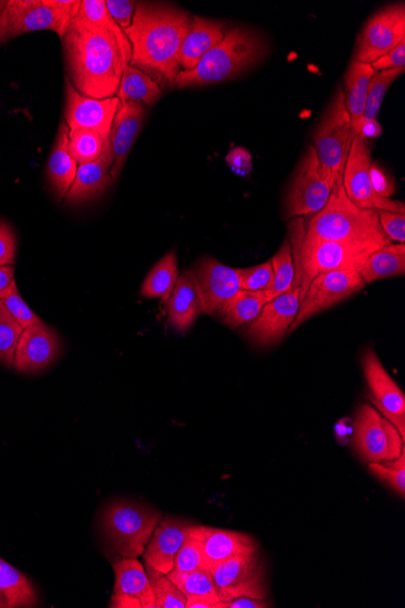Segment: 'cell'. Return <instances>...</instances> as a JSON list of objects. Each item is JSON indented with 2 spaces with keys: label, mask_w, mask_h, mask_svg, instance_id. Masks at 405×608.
<instances>
[{
  "label": "cell",
  "mask_w": 405,
  "mask_h": 608,
  "mask_svg": "<svg viewBox=\"0 0 405 608\" xmlns=\"http://www.w3.org/2000/svg\"><path fill=\"white\" fill-rule=\"evenodd\" d=\"M62 42L74 88L99 100L119 94L133 54L131 41L119 25L90 27L73 19Z\"/></svg>",
  "instance_id": "cell-1"
},
{
  "label": "cell",
  "mask_w": 405,
  "mask_h": 608,
  "mask_svg": "<svg viewBox=\"0 0 405 608\" xmlns=\"http://www.w3.org/2000/svg\"><path fill=\"white\" fill-rule=\"evenodd\" d=\"M185 10L162 3H137L133 23L124 34L133 54L131 65L159 85L174 87L180 73V49L192 25Z\"/></svg>",
  "instance_id": "cell-2"
},
{
  "label": "cell",
  "mask_w": 405,
  "mask_h": 608,
  "mask_svg": "<svg viewBox=\"0 0 405 608\" xmlns=\"http://www.w3.org/2000/svg\"><path fill=\"white\" fill-rule=\"evenodd\" d=\"M308 238L356 245L376 252L391 241L383 233L379 211L360 208L352 202L343 183L336 185L327 205L305 228Z\"/></svg>",
  "instance_id": "cell-3"
},
{
  "label": "cell",
  "mask_w": 405,
  "mask_h": 608,
  "mask_svg": "<svg viewBox=\"0 0 405 608\" xmlns=\"http://www.w3.org/2000/svg\"><path fill=\"white\" fill-rule=\"evenodd\" d=\"M265 52V42L255 32L241 26L233 27L217 47L200 59L195 69L180 71L175 87H202L231 80L257 63Z\"/></svg>",
  "instance_id": "cell-4"
},
{
  "label": "cell",
  "mask_w": 405,
  "mask_h": 608,
  "mask_svg": "<svg viewBox=\"0 0 405 608\" xmlns=\"http://www.w3.org/2000/svg\"><path fill=\"white\" fill-rule=\"evenodd\" d=\"M291 228L293 230L291 244L296 270L293 287L302 288V297L308 284L317 276L338 270L359 271L372 253L356 245L308 238L300 218H296Z\"/></svg>",
  "instance_id": "cell-5"
},
{
  "label": "cell",
  "mask_w": 405,
  "mask_h": 608,
  "mask_svg": "<svg viewBox=\"0 0 405 608\" xmlns=\"http://www.w3.org/2000/svg\"><path fill=\"white\" fill-rule=\"evenodd\" d=\"M79 0H0V46L42 29L62 39L79 12Z\"/></svg>",
  "instance_id": "cell-6"
},
{
  "label": "cell",
  "mask_w": 405,
  "mask_h": 608,
  "mask_svg": "<svg viewBox=\"0 0 405 608\" xmlns=\"http://www.w3.org/2000/svg\"><path fill=\"white\" fill-rule=\"evenodd\" d=\"M161 511L135 503V501H114L103 510L101 532L108 549L121 558L142 557L151 539Z\"/></svg>",
  "instance_id": "cell-7"
},
{
  "label": "cell",
  "mask_w": 405,
  "mask_h": 608,
  "mask_svg": "<svg viewBox=\"0 0 405 608\" xmlns=\"http://www.w3.org/2000/svg\"><path fill=\"white\" fill-rule=\"evenodd\" d=\"M355 135L345 106L343 88H339L330 104L321 124L317 127L314 141L315 153L326 174L334 186L343 183V175L349 148Z\"/></svg>",
  "instance_id": "cell-8"
},
{
  "label": "cell",
  "mask_w": 405,
  "mask_h": 608,
  "mask_svg": "<svg viewBox=\"0 0 405 608\" xmlns=\"http://www.w3.org/2000/svg\"><path fill=\"white\" fill-rule=\"evenodd\" d=\"M354 447L367 463L396 461L404 450V439L390 421L371 404H361L355 419Z\"/></svg>",
  "instance_id": "cell-9"
},
{
  "label": "cell",
  "mask_w": 405,
  "mask_h": 608,
  "mask_svg": "<svg viewBox=\"0 0 405 608\" xmlns=\"http://www.w3.org/2000/svg\"><path fill=\"white\" fill-rule=\"evenodd\" d=\"M334 187L333 181L319 163L315 148H308L287 192V217L305 218L317 215L327 205Z\"/></svg>",
  "instance_id": "cell-10"
},
{
  "label": "cell",
  "mask_w": 405,
  "mask_h": 608,
  "mask_svg": "<svg viewBox=\"0 0 405 608\" xmlns=\"http://www.w3.org/2000/svg\"><path fill=\"white\" fill-rule=\"evenodd\" d=\"M366 283L358 270H338L319 275L308 284L302 297L300 308L290 329L300 328L308 319L343 303L346 299L364 290Z\"/></svg>",
  "instance_id": "cell-11"
},
{
  "label": "cell",
  "mask_w": 405,
  "mask_h": 608,
  "mask_svg": "<svg viewBox=\"0 0 405 608\" xmlns=\"http://www.w3.org/2000/svg\"><path fill=\"white\" fill-rule=\"evenodd\" d=\"M370 169L371 156L368 143L364 137L356 136L352 142L343 175V186L347 197L360 208L405 215L403 202L381 197L378 194L371 183Z\"/></svg>",
  "instance_id": "cell-12"
},
{
  "label": "cell",
  "mask_w": 405,
  "mask_h": 608,
  "mask_svg": "<svg viewBox=\"0 0 405 608\" xmlns=\"http://www.w3.org/2000/svg\"><path fill=\"white\" fill-rule=\"evenodd\" d=\"M221 601L248 596L263 600L268 597L263 567L258 551L219 563L209 570Z\"/></svg>",
  "instance_id": "cell-13"
},
{
  "label": "cell",
  "mask_w": 405,
  "mask_h": 608,
  "mask_svg": "<svg viewBox=\"0 0 405 608\" xmlns=\"http://www.w3.org/2000/svg\"><path fill=\"white\" fill-rule=\"evenodd\" d=\"M405 41V5L394 3L372 15L358 39L356 60L376 62Z\"/></svg>",
  "instance_id": "cell-14"
},
{
  "label": "cell",
  "mask_w": 405,
  "mask_h": 608,
  "mask_svg": "<svg viewBox=\"0 0 405 608\" xmlns=\"http://www.w3.org/2000/svg\"><path fill=\"white\" fill-rule=\"evenodd\" d=\"M201 302L202 313L219 314L241 290L240 269L230 268L214 258L206 257L191 269Z\"/></svg>",
  "instance_id": "cell-15"
},
{
  "label": "cell",
  "mask_w": 405,
  "mask_h": 608,
  "mask_svg": "<svg viewBox=\"0 0 405 608\" xmlns=\"http://www.w3.org/2000/svg\"><path fill=\"white\" fill-rule=\"evenodd\" d=\"M121 102L116 96L110 99H93L73 87L66 78L65 123L70 131H93L110 141L112 124Z\"/></svg>",
  "instance_id": "cell-16"
},
{
  "label": "cell",
  "mask_w": 405,
  "mask_h": 608,
  "mask_svg": "<svg viewBox=\"0 0 405 608\" xmlns=\"http://www.w3.org/2000/svg\"><path fill=\"white\" fill-rule=\"evenodd\" d=\"M365 377L376 409L396 426L405 440V397L397 382L394 381L375 350H367L361 360Z\"/></svg>",
  "instance_id": "cell-17"
},
{
  "label": "cell",
  "mask_w": 405,
  "mask_h": 608,
  "mask_svg": "<svg viewBox=\"0 0 405 608\" xmlns=\"http://www.w3.org/2000/svg\"><path fill=\"white\" fill-rule=\"evenodd\" d=\"M300 303V287H293L292 290L273 297L250 325L248 337L254 343L262 346L279 343L295 323Z\"/></svg>",
  "instance_id": "cell-18"
},
{
  "label": "cell",
  "mask_w": 405,
  "mask_h": 608,
  "mask_svg": "<svg viewBox=\"0 0 405 608\" xmlns=\"http://www.w3.org/2000/svg\"><path fill=\"white\" fill-rule=\"evenodd\" d=\"M60 339L54 329L39 321L24 329L14 358V367L21 373L40 372L49 367L60 354Z\"/></svg>",
  "instance_id": "cell-19"
},
{
  "label": "cell",
  "mask_w": 405,
  "mask_h": 608,
  "mask_svg": "<svg viewBox=\"0 0 405 608\" xmlns=\"http://www.w3.org/2000/svg\"><path fill=\"white\" fill-rule=\"evenodd\" d=\"M113 570L115 583L110 607H155L151 581L140 561L135 558H122L113 563Z\"/></svg>",
  "instance_id": "cell-20"
},
{
  "label": "cell",
  "mask_w": 405,
  "mask_h": 608,
  "mask_svg": "<svg viewBox=\"0 0 405 608\" xmlns=\"http://www.w3.org/2000/svg\"><path fill=\"white\" fill-rule=\"evenodd\" d=\"M191 526V522L180 519L168 518L159 521L144 552L147 572H172L176 554L183 547Z\"/></svg>",
  "instance_id": "cell-21"
},
{
  "label": "cell",
  "mask_w": 405,
  "mask_h": 608,
  "mask_svg": "<svg viewBox=\"0 0 405 608\" xmlns=\"http://www.w3.org/2000/svg\"><path fill=\"white\" fill-rule=\"evenodd\" d=\"M145 106L127 102L120 106L112 124L110 151L112 157L111 177L119 179L132 151L135 138L140 133L145 120Z\"/></svg>",
  "instance_id": "cell-22"
},
{
  "label": "cell",
  "mask_w": 405,
  "mask_h": 608,
  "mask_svg": "<svg viewBox=\"0 0 405 608\" xmlns=\"http://www.w3.org/2000/svg\"><path fill=\"white\" fill-rule=\"evenodd\" d=\"M196 532L208 570L241 555L258 551L254 539L244 533L207 526H196Z\"/></svg>",
  "instance_id": "cell-23"
},
{
  "label": "cell",
  "mask_w": 405,
  "mask_h": 608,
  "mask_svg": "<svg viewBox=\"0 0 405 608\" xmlns=\"http://www.w3.org/2000/svg\"><path fill=\"white\" fill-rule=\"evenodd\" d=\"M228 34L226 24L201 16H194L187 35L181 45L179 65L181 71L195 69L202 57Z\"/></svg>",
  "instance_id": "cell-24"
},
{
  "label": "cell",
  "mask_w": 405,
  "mask_h": 608,
  "mask_svg": "<svg viewBox=\"0 0 405 608\" xmlns=\"http://www.w3.org/2000/svg\"><path fill=\"white\" fill-rule=\"evenodd\" d=\"M112 165L109 143L99 159L78 167L76 179H74L66 196L68 203L70 205H81V203L101 196L112 185Z\"/></svg>",
  "instance_id": "cell-25"
},
{
  "label": "cell",
  "mask_w": 405,
  "mask_h": 608,
  "mask_svg": "<svg viewBox=\"0 0 405 608\" xmlns=\"http://www.w3.org/2000/svg\"><path fill=\"white\" fill-rule=\"evenodd\" d=\"M169 325L177 332L186 333L201 315V302L192 270L179 276L172 295L168 299Z\"/></svg>",
  "instance_id": "cell-26"
},
{
  "label": "cell",
  "mask_w": 405,
  "mask_h": 608,
  "mask_svg": "<svg viewBox=\"0 0 405 608\" xmlns=\"http://www.w3.org/2000/svg\"><path fill=\"white\" fill-rule=\"evenodd\" d=\"M375 69L369 63L352 60L345 74L344 99L355 137L359 135L364 123L369 84L375 76Z\"/></svg>",
  "instance_id": "cell-27"
},
{
  "label": "cell",
  "mask_w": 405,
  "mask_h": 608,
  "mask_svg": "<svg viewBox=\"0 0 405 608\" xmlns=\"http://www.w3.org/2000/svg\"><path fill=\"white\" fill-rule=\"evenodd\" d=\"M69 135L70 127L63 122L48 163V178L59 199L66 198L78 169V165L69 153Z\"/></svg>",
  "instance_id": "cell-28"
},
{
  "label": "cell",
  "mask_w": 405,
  "mask_h": 608,
  "mask_svg": "<svg viewBox=\"0 0 405 608\" xmlns=\"http://www.w3.org/2000/svg\"><path fill=\"white\" fill-rule=\"evenodd\" d=\"M38 601L34 584L0 558V608L36 607Z\"/></svg>",
  "instance_id": "cell-29"
},
{
  "label": "cell",
  "mask_w": 405,
  "mask_h": 608,
  "mask_svg": "<svg viewBox=\"0 0 405 608\" xmlns=\"http://www.w3.org/2000/svg\"><path fill=\"white\" fill-rule=\"evenodd\" d=\"M405 273V244H389L372 252L359 270L366 285Z\"/></svg>",
  "instance_id": "cell-30"
},
{
  "label": "cell",
  "mask_w": 405,
  "mask_h": 608,
  "mask_svg": "<svg viewBox=\"0 0 405 608\" xmlns=\"http://www.w3.org/2000/svg\"><path fill=\"white\" fill-rule=\"evenodd\" d=\"M162 96L161 85L132 65L124 71L119 94H116L121 105L134 102L143 106H154Z\"/></svg>",
  "instance_id": "cell-31"
},
{
  "label": "cell",
  "mask_w": 405,
  "mask_h": 608,
  "mask_svg": "<svg viewBox=\"0 0 405 608\" xmlns=\"http://www.w3.org/2000/svg\"><path fill=\"white\" fill-rule=\"evenodd\" d=\"M272 301L268 292H249L241 290L221 308L223 323L233 329L251 325L259 316L262 307Z\"/></svg>",
  "instance_id": "cell-32"
},
{
  "label": "cell",
  "mask_w": 405,
  "mask_h": 608,
  "mask_svg": "<svg viewBox=\"0 0 405 608\" xmlns=\"http://www.w3.org/2000/svg\"><path fill=\"white\" fill-rule=\"evenodd\" d=\"M179 279V266L175 251H170L147 275L140 294L146 299H161L168 302Z\"/></svg>",
  "instance_id": "cell-33"
},
{
  "label": "cell",
  "mask_w": 405,
  "mask_h": 608,
  "mask_svg": "<svg viewBox=\"0 0 405 608\" xmlns=\"http://www.w3.org/2000/svg\"><path fill=\"white\" fill-rule=\"evenodd\" d=\"M167 575L186 597H199V599L211 603L216 608L221 603L209 570H197L186 573L172 571Z\"/></svg>",
  "instance_id": "cell-34"
},
{
  "label": "cell",
  "mask_w": 405,
  "mask_h": 608,
  "mask_svg": "<svg viewBox=\"0 0 405 608\" xmlns=\"http://www.w3.org/2000/svg\"><path fill=\"white\" fill-rule=\"evenodd\" d=\"M110 141L93 131H70L69 153L77 165H87L99 159Z\"/></svg>",
  "instance_id": "cell-35"
},
{
  "label": "cell",
  "mask_w": 405,
  "mask_h": 608,
  "mask_svg": "<svg viewBox=\"0 0 405 608\" xmlns=\"http://www.w3.org/2000/svg\"><path fill=\"white\" fill-rule=\"evenodd\" d=\"M270 262L273 269V282L270 290L266 292L273 299L292 290L294 285L296 270L290 240L283 242L282 247Z\"/></svg>",
  "instance_id": "cell-36"
},
{
  "label": "cell",
  "mask_w": 405,
  "mask_h": 608,
  "mask_svg": "<svg viewBox=\"0 0 405 608\" xmlns=\"http://www.w3.org/2000/svg\"><path fill=\"white\" fill-rule=\"evenodd\" d=\"M404 71L405 68L379 72L376 71L375 76H372L369 84L364 122L378 119L381 110V105L383 99H385L386 93L389 92L393 82L401 77Z\"/></svg>",
  "instance_id": "cell-37"
},
{
  "label": "cell",
  "mask_w": 405,
  "mask_h": 608,
  "mask_svg": "<svg viewBox=\"0 0 405 608\" xmlns=\"http://www.w3.org/2000/svg\"><path fill=\"white\" fill-rule=\"evenodd\" d=\"M24 328L9 314L0 301V362L14 367L15 351Z\"/></svg>",
  "instance_id": "cell-38"
},
{
  "label": "cell",
  "mask_w": 405,
  "mask_h": 608,
  "mask_svg": "<svg viewBox=\"0 0 405 608\" xmlns=\"http://www.w3.org/2000/svg\"><path fill=\"white\" fill-rule=\"evenodd\" d=\"M197 570H208L205 555H202L200 543L196 532V525H192L183 547L176 554L173 572L186 573Z\"/></svg>",
  "instance_id": "cell-39"
},
{
  "label": "cell",
  "mask_w": 405,
  "mask_h": 608,
  "mask_svg": "<svg viewBox=\"0 0 405 608\" xmlns=\"http://www.w3.org/2000/svg\"><path fill=\"white\" fill-rule=\"evenodd\" d=\"M147 574L155 597L154 608H186V596L167 574L156 572H147Z\"/></svg>",
  "instance_id": "cell-40"
},
{
  "label": "cell",
  "mask_w": 405,
  "mask_h": 608,
  "mask_svg": "<svg viewBox=\"0 0 405 608\" xmlns=\"http://www.w3.org/2000/svg\"><path fill=\"white\" fill-rule=\"evenodd\" d=\"M369 471L402 498L405 496V448L396 461L370 463Z\"/></svg>",
  "instance_id": "cell-41"
},
{
  "label": "cell",
  "mask_w": 405,
  "mask_h": 608,
  "mask_svg": "<svg viewBox=\"0 0 405 608\" xmlns=\"http://www.w3.org/2000/svg\"><path fill=\"white\" fill-rule=\"evenodd\" d=\"M240 280L243 291H269L273 282V269L271 262L269 260L248 269H240Z\"/></svg>",
  "instance_id": "cell-42"
},
{
  "label": "cell",
  "mask_w": 405,
  "mask_h": 608,
  "mask_svg": "<svg viewBox=\"0 0 405 608\" xmlns=\"http://www.w3.org/2000/svg\"><path fill=\"white\" fill-rule=\"evenodd\" d=\"M74 20L90 27H109L115 24L103 0H83Z\"/></svg>",
  "instance_id": "cell-43"
},
{
  "label": "cell",
  "mask_w": 405,
  "mask_h": 608,
  "mask_svg": "<svg viewBox=\"0 0 405 608\" xmlns=\"http://www.w3.org/2000/svg\"><path fill=\"white\" fill-rule=\"evenodd\" d=\"M2 303L9 314L12 315L24 329L40 321V318L30 311L24 302L23 296L20 295L15 281Z\"/></svg>",
  "instance_id": "cell-44"
},
{
  "label": "cell",
  "mask_w": 405,
  "mask_h": 608,
  "mask_svg": "<svg viewBox=\"0 0 405 608\" xmlns=\"http://www.w3.org/2000/svg\"><path fill=\"white\" fill-rule=\"evenodd\" d=\"M380 226L383 233L392 242H405V215L393 211H379Z\"/></svg>",
  "instance_id": "cell-45"
},
{
  "label": "cell",
  "mask_w": 405,
  "mask_h": 608,
  "mask_svg": "<svg viewBox=\"0 0 405 608\" xmlns=\"http://www.w3.org/2000/svg\"><path fill=\"white\" fill-rule=\"evenodd\" d=\"M136 5L137 3L133 0H108L106 2L112 20L123 31L131 27Z\"/></svg>",
  "instance_id": "cell-46"
},
{
  "label": "cell",
  "mask_w": 405,
  "mask_h": 608,
  "mask_svg": "<svg viewBox=\"0 0 405 608\" xmlns=\"http://www.w3.org/2000/svg\"><path fill=\"white\" fill-rule=\"evenodd\" d=\"M16 238L13 229L0 220V266H13L16 257Z\"/></svg>",
  "instance_id": "cell-47"
},
{
  "label": "cell",
  "mask_w": 405,
  "mask_h": 608,
  "mask_svg": "<svg viewBox=\"0 0 405 608\" xmlns=\"http://www.w3.org/2000/svg\"><path fill=\"white\" fill-rule=\"evenodd\" d=\"M226 162L232 172L240 177H248L253 169L251 155L243 147L231 149L226 157Z\"/></svg>",
  "instance_id": "cell-48"
},
{
  "label": "cell",
  "mask_w": 405,
  "mask_h": 608,
  "mask_svg": "<svg viewBox=\"0 0 405 608\" xmlns=\"http://www.w3.org/2000/svg\"><path fill=\"white\" fill-rule=\"evenodd\" d=\"M371 68L375 71H388L394 69H404L405 68V41L401 42V45L390 52L386 56H383L376 62L371 63Z\"/></svg>",
  "instance_id": "cell-49"
},
{
  "label": "cell",
  "mask_w": 405,
  "mask_h": 608,
  "mask_svg": "<svg viewBox=\"0 0 405 608\" xmlns=\"http://www.w3.org/2000/svg\"><path fill=\"white\" fill-rule=\"evenodd\" d=\"M270 605L254 597L242 596L229 601H221L218 608H268Z\"/></svg>",
  "instance_id": "cell-50"
},
{
  "label": "cell",
  "mask_w": 405,
  "mask_h": 608,
  "mask_svg": "<svg viewBox=\"0 0 405 608\" xmlns=\"http://www.w3.org/2000/svg\"><path fill=\"white\" fill-rule=\"evenodd\" d=\"M370 178L372 186H375V190L381 197L389 198L393 194L394 191L389 186L388 178L383 175L380 170L372 168V166L370 169Z\"/></svg>",
  "instance_id": "cell-51"
},
{
  "label": "cell",
  "mask_w": 405,
  "mask_h": 608,
  "mask_svg": "<svg viewBox=\"0 0 405 608\" xmlns=\"http://www.w3.org/2000/svg\"><path fill=\"white\" fill-rule=\"evenodd\" d=\"M14 281V269L12 266H0V301H3L8 295Z\"/></svg>",
  "instance_id": "cell-52"
},
{
  "label": "cell",
  "mask_w": 405,
  "mask_h": 608,
  "mask_svg": "<svg viewBox=\"0 0 405 608\" xmlns=\"http://www.w3.org/2000/svg\"><path fill=\"white\" fill-rule=\"evenodd\" d=\"M382 134V126L378 120L365 121L361 123L359 135L367 142L368 138H377Z\"/></svg>",
  "instance_id": "cell-53"
},
{
  "label": "cell",
  "mask_w": 405,
  "mask_h": 608,
  "mask_svg": "<svg viewBox=\"0 0 405 608\" xmlns=\"http://www.w3.org/2000/svg\"><path fill=\"white\" fill-rule=\"evenodd\" d=\"M186 608H216L211 603L199 597H186Z\"/></svg>",
  "instance_id": "cell-54"
}]
</instances>
